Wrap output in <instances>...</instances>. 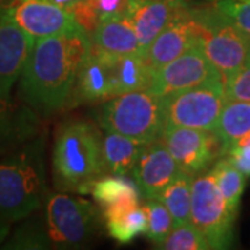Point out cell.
Segmentation results:
<instances>
[{
	"label": "cell",
	"mask_w": 250,
	"mask_h": 250,
	"mask_svg": "<svg viewBox=\"0 0 250 250\" xmlns=\"http://www.w3.org/2000/svg\"><path fill=\"white\" fill-rule=\"evenodd\" d=\"M161 139L177 161L179 170L193 177L203 172L217 156H223V146L214 131L167 126Z\"/></svg>",
	"instance_id": "30bf717a"
},
{
	"label": "cell",
	"mask_w": 250,
	"mask_h": 250,
	"mask_svg": "<svg viewBox=\"0 0 250 250\" xmlns=\"http://www.w3.org/2000/svg\"><path fill=\"white\" fill-rule=\"evenodd\" d=\"M152 75L142 53L113 56V78L116 96L134 90L147 89L152 81Z\"/></svg>",
	"instance_id": "44dd1931"
},
{
	"label": "cell",
	"mask_w": 250,
	"mask_h": 250,
	"mask_svg": "<svg viewBox=\"0 0 250 250\" xmlns=\"http://www.w3.org/2000/svg\"><path fill=\"white\" fill-rule=\"evenodd\" d=\"M0 3H1V0H0Z\"/></svg>",
	"instance_id": "d590c367"
},
{
	"label": "cell",
	"mask_w": 250,
	"mask_h": 250,
	"mask_svg": "<svg viewBox=\"0 0 250 250\" xmlns=\"http://www.w3.org/2000/svg\"><path fill=\"white\" fill-rule=\"evenodd\" d=\"M52 167L59 190L90 193L96 179L106 174L98 129L81 118L64 121L56 132Z\"/></svg>",
	"instance_id": "7a4b0ae2"
},
{
	"label": "cell",
	"mask_w": 250,
	"mask_h": 250,
	"mask_svg": "<svg viewBox=\"0 0 250 250\" xmlns=\"http://www.w3.org/2000/svg\"><path fill=\"white\" fill-rule=\"evenodd\" d=\"M245 143H250V136H249V138H248V139H246V141H245V142L242 143V145H245Z\"/></svg>",
	"instance_id": "e575fe53"
},
{
	"label": "cell",
	"mask_w": 250,
	"mask_h": 250,
	"mask_svg": "<svg viewBox=\"0 0 250 250\" xmlns=\"http://www.w3.org/2000/svg\"><path fill=\"white\" fill-rule=\"evenodd\" d=\"M28 124L27 120L17 116V111L11 107L9 99L0 98V147L14 138H22L27 131L22 125Z\"/></svg>",
	"instance_id": "83f0119b"
},
{
	"label": "cell",
	"mask_w": 250,
	"mask_h": 250,
	"mask_svg": "<svg viewBox=\"0 0 250 250\" xmlns=\"http://www.w3.org/2000/svg\"><path fill=\"white\" fill-rule=\"evenodd\" d=\"M10 232L9 225L6 223H0V245L4 242V239L7 238V235Z\"/></svg>",
	"instance_id": "836d02e7"
},
{
	"label": "cell",
	"mask_w": 250,
	"mask_h": 250,
	"mask_svg": "<svg viewBox=\"0 0 250 250\" xmlns=\"http://www.w3.org/2000/svg\"><path fill=\"white\" fill-rule=\"evenodd\" d=\"M179 0H129L126 16L134 25L142 53L177 17Z\"/></svg>",
	"instance_id": "2e32d148"
},
{
	"label": "cell",
	"mask_w": 250,
	"mask_h": 250,
	"mask_svg": "<svg viewBox=\"0 0 250 250\" xmlns=\"http://www.w3.org/2000/svg\"><path fill=\"white\" fill-rule=\"evenodd\" d=\"M157 249L164 250H207L210 249L205 236L199 232L190 221L174 225L168 236L161 242Z\"/></svg>",
	"instance_id": "484cf974"
},
{
	"label": "cell",
	"mask_w": 250,
	"mask_h": 250,
	"mask_svg": "<svg viewBox=\"0 0 250 250\" xmlns=\"http://www.w3.org/2000/svg\"><path fill=\"white\" fill-rule=\"evenodd\" d=\"M211 174H213L215 184L227 203L228 210L231 211V214L236 217L239 205H241L242 193L245 190L246 175L233 164L228 156L220 159L215 163V166L211 170Z\"/></svg>",
	"instance_id": "cb8c5ba5"
},
{
	"label": "cell",
	"mask_w": 250,
	"mask_h": 250,
	"mask_svg": "<svg viewBox=\"0 0 250 250\" xmlns=\"http://www.w3.org/2000/svg\"><path fill=\"white\" fill-rule=\"evenodd\" d=\"M116 98L113 56L90 47L81 64L71 99L74 103H89Z\"/></svg>",
	"instance_id": "9a60e30c"
},
{
	"label": "cell",
	"mask_w": 250,
	"mask_h": 250,
	"mask_svg": "<svg viewBox=\"0 0 250 250\" xmlns=\"http://www.w3.org/2000/svg\"><path fill=\"white\" fill-rule=\"evenodd\" d=\"M189 13L196 28L197 45L225 82L246 62L250 53V35L214 4L189 7Z\"/></svg>",
	"instance_id": "277c9868"
},
{
	"label": "cell",
	"mask_w": 250,
	"mask_h": 250,
	"mask_svg": "<svg viewBox=\"0 0 250 250\" xmlns=\"http://www.w3.org/2000/svg\"><path fill=\"white\" fill-rule=\"evenodd\" d=\"M213 4L250 35V0H213Z\"/></svg>",
	"instance_id": "f546056e"
},
{
	"label": "cell",
	"mask_w": 250,
	"mask_h": 250,
	"mask_svg": "<svg viewBox=\"0 0 250 250\" xmlns=\"http://www.w3.org/2000/svg\"><path fill=\"white\" fill-rule=\"evenodd\" d=\"M90 47V36L81 27L34 41L20 75L24 100L43 114L64 107Z\"/></svg>",
	"instance_id": "6da1fadb"
},
{
	"label": "cell",
	"mask_w": 250,
	"mask_h": 250,
	"mask_svg": "<svg viewBox=\"0 0 250 250\" xmlns=\"http://www.w3.org/2000/svg\"><path fill=\"white\" fill-rule=\"evenodd\" d=\"M103 218L108 235L120 243L132 242L147 228V213L141 203L106 207L103 208Z\"/></svg>",
	"instance_id": "ffe728a7"
},
{
	"label": "cell",
	"mask_w": 250,
	"mask_h": 250,
	"mask_svg": "<svg viewBox=\"0 0 250 250\" xmlns=\"http://www.w3.org/2000/svg\"><path fill=\"white\" fill-rule=\"evenodd\" d=\"M90 43L93 49L113 56L142 53L136 31L126 14L100 21L90 35Z\"/></svg>",
	"instance_id": "e0dca14e"
},
{
	"label": "cell",
	"mask_w": 250,
	"mask_h": 250,
	"mask_svg": "<svg viewBox=\"0 0 250 250\" xmlns=\"http://www.w3.org/2000/svg\"><path fill=\"white\" fill-rule=\"evenodd\" d=\"M215 81L224 82L221 74L206 57L200 46L196 45L154 72L147 89L164 98Z\"/></svg>",
	"instance_id": "9c48e42d"
},
{
	"label": "cell",
	"mask_w": 250,
	"mask_h": 250,
	"mask_svg": "<svg viewBox=\"0 0 250 250\" xmlns=\"http://www.w3.org/2000/svg\"><path fill=\"white\" fill-rule=\"evenodd\" d=\"M214 134L221 142L224 156L241 146L250 136V102L225 100Z\"/></svg>",
	"instance_id": "ac0fdd59"
},
{
	"label": "cell",
	"mask_w": 250,
	"mask_h": 250,
	"mask_svg": "<svg viewBox=\"0 0 250 250\" xmlns=\"http://www.w3.org/2000/svg\"><path fill=\"white\" fill-rule=\"evenodd\" d=\"M146 145L125 135L104 131L102 136L104 172L114 175H126L131 172Z\"/></svg>",
	"instance_id": "d6986e66"
},
{
	"label": "cell",
	"mask_w": 250,
	"mask_h": 250,
	"mask_svg": "<svg viewBox=\"0 0 250 250\" xmlns=\"http://www.w3.org/2000/svg\"><path fill=\"white\" fill-rule=\"evenodd\" d=\"M49 1H52L54 4L60 6L62 9H67L71 11L75 6L82 4V3H85V1H89V0H49Z\"/></svg>",
	"instance_id": "d6a6232c"
},
{
	"label": "cell",
	"mask_w": 250,
	"mask_h": 250,
	"mask_svg": "<svg viewBox=\"0 0 250 250\" xmlns=\"http://www.w3.org/2000/svg\"><path fill=\"white\" fill-rule=\"evenodd\" d=\"M197 45L196 28L192 21L189 7L182 4L177 17L153 41L143 52L146 64L152 74L159 71L166 64L175 60L190 47Z\"/></svg>",
	"instance_id": "7c38bea8"
},
{
	"label": "cell",
	"mask_w": 250,
	"mask_h": 250,
	"mask_svg": "<svg viewBox=\"0 0 250 250\" xmlns=\"http://www.w3.org/2000/svg\"><path fill=\"white\" fill-rule=\"evenodd\" d=\"M42 138L0 161V223L24 220L46 199Z\"/></svg>",
	"instance_id": "3957f363"
},
{
	"label": "cell",
	"mask_w": 250,
	"mask_h": 250,
	"mask_svg": "<svg viewBox=\"0 0 250 250\" xmlns=\"http://www.w3.org/2000/svg\"><path fill=\"white\" fill-rule=\"evenodd\" d=\"M225 100L223 81L208 82L164 96L166 128L187 126L214 131Z\"/></svg>",
	"instance_id": "ba28073f"
},
{
	"label": "cell",
	"mask_w": 250,
	"mask_h": 250,
	"mask_svg": "<svg viewBox=\"0 0 250 250\" xmlns=\"http://www.w3.org/2000/svg\"><path fill=\"white\" fill-rule=\"evenodd\" d=\"M1 10L34 41L80 27L70 10L49 0H11Z\"/></svg>",
	"instance_id": "8fae6325"
},
{
	"label": "cell",
	"mask_w": 250,
	"mask_h": 250,
	"mask_svg": "<svg viewBox=\"0 0 250 250\" xmlns=\"http://www.w3.org/2000/svg\"><path fill=\"white\" fill-rule=\"evenodd\" d=\"M235 215L231 214L210 172L192 182L190 223L205 236L210 249H227L232 243Z\"/></svg>",
	"instance_id": "52a82bcc"
},
{
	"label": "cell",
	"mask_w": 250,
	"mask_h": 250,
	"mask_svg": "<svg viewBox=\"0 0 250 250\" xmlns=\"http://www.w3.org/2000/svg\"><path fill=\"white\" fill-rule=\"evenodd\" d=\"M90 195L103 206V208L111 206L128 205V203H141V190L138 185L131 179L125 178V175L104 174L96 179L93 184Z\"/></svg>",
	"instance_id": "7402d4cb"
},
{
	"label": "cell",
	"mask_w": 250,
	"mask_h": 250,
	"mask_svg": "<svg viewBox=\"0 0 250 250\" xmlns=\"http://www.w3.org/2000/svg\"><path fill=\"white\" fill-rule=\"evenodd\" d=\"M179 167L163 139L147 143L132 168V177L142 196L157 197L179 174Z\"/></svg>",
	"instance_id": "4fadbf2b"
},
{
	"label": "cell",
	"mask_w": 250,
	"mask_h": 250,
	"mask_svg": "<svg viewBox=\"0 0 250 250\" xmlns=\"http://www.w3.org/2000/svg\"><path fill=\"white\" fill-rule=\"evenodd\" d=\"M98 123L103 131L152 143L160 139L166 128L163 98L142 89L108 99L100 107Z\"/></svg>",
	"instance_id": "5b68a950"
},
{
	"label": "cell",
	"mask_w": 250,
	"mask_h": 250,
	"mask_svg": "<svg viewBox=\"0 0 250 250\" xmlns=\"http://www.w3.org/2000/svg\"><path fill=\"white\" fill-rule=\"evenodd\" d=\"M32 45L34 39L0 9V98L9 99Z\"/></svg>",
	"instance_id": "5bb4252c"
},
{
	"label": "cell",
	"mask_w": 250,
	"mask_h": 250,
	"mask_svg": "<svg viewBox=\"0 0 250 250\" xmlns=\"http://www.w3.org/2000/svg\"><path fill=\"white\" fill-rule=\"evenodd\" d=\"M224 93L227 100L250 102V53L241 68L224 82Z\"/></svg>",
	"instance_id": "f1b7e54d"
},
{
	"label": "cell",
	"mask_w": 250,
	"mask_h": 250,
	"mask_svg": "<svg viewBox=\"0 0 250 250\" xmlns=\"http://www.w3.org/2000/svg\"><path fill=\"white\" fill-rule=\"evenodd\" d=\"M45 221L52 246L81 249L98 232L100 215L95 205L85 199L54 193L46 199Z\"/></svg>",
	"instance_id": "8992f818"
},
{
	"label": "cell",
	"mask_w": 250,
	"mask_h": 250,
	"mask_svg": "<svg viewBox=\"0 0 250 250\" xmlns=\"http://www.w3.org/2000/svg\"><path fill=\"white\" fill-rule=\"evenodd\" d=\"M145 210L147 213V228L145 235L159 246L164 241L171 229L174 228V221L167 207L161 203L157 197L146 199Z\"/></svg>",
	"instance_id": "d4e9b609"
},
{
	"label": "cell",
	"mask_w": 250,
	"mask_h": 250,
	"mask_svg": "<svg viewBox=\"0 0 250 250\" xmlns=\"http://www.w3.org/2000/svg\"><path fill=\"white\" fill-rule=\"evenodd\" d=\"M193 175L185 171L179 174L163 189L157 199L170 211L174 225L190 221V206H192V182Z\"/></svg>",
	"instance_id": "603a6c76"
},
{
	"label": "cell",
	"mask_w": 250,
	"mask_h": 250,
	"mask_svg": "<svg viewBox=\"0 0 250 250\" xmlns=\"http://www.w3.org/2000/svg\"><path fill=\"white\" fill-rule=\"evenodd\" d=\"M92 6L100 21L128 13L129 0H92Z\"/></svg>",
	"instance_id": "4dcf8cb0"
},
{
	"label": "cell",
	"mask_w": 250,
	"mask_h": 250,
	"mask_svg": "<svg viewBox=\"0 0 250 250\" xmlns=\"http://www.w3.org/2000/svg\"><path fill=\"white\" fill-rule=\"evenodd\" d=\"M52 245L47 227L38 220L22 224L4 246L6 249H49Z\"/></svg>",
	"instance_id": "4316f807"
},
{
	"label": "cell",
	"mask_w": 250,
	"mask_h": 250,
	"mask_svg": "<svg viewBox=\"0 0 250 250\" xmlns=\"http://www.w3.org/2000/svg\"><path fill=\"white\" fill-rule=\"evenodd\" d=\"M225 156H228L246 177H250V143L238 146L236 149H233L232 152H229Z\"/></svg>",
	"instance_id": "1f68e13d"
}]
</instances>
